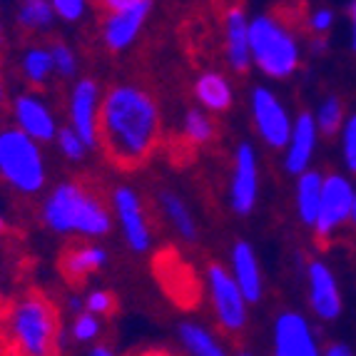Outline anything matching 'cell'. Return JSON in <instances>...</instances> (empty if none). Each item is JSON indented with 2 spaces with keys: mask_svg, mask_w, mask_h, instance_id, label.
I'll list each match as a JSON object with an SVG mask.
<instances>
[{
  "mask_svg": "<svg viewBox=\"0 0 356 356\" xmlns=\"http://www.w3.org/2000/svg\"><path fill=\"white\" fill-rule=\"evenodd\" d=\"M160 140V107L140 85H115L102 97L100 147L122 170L140 167Z\"/></svg>",
  "mask_w": 356,
  "mask_h": 356,
  "instance_id": "6da1fadb",
  "label": "cell"
},
{
  "mask_svg": "<svg viewBox=\"0 0 356 356\" xmlns=\"http://www.w3.org/2000/svg\"><path fill=\"white\" fill-rule=\"evenodd\" d=\"M42 222L63 237L100 239L113 232V212L77 182H60L42 202Z\"/></svg>",
  "mask_w": 356,
  "mask_h": 356,
  "instance_id": "7a4b0ae2",
  "label": "cell"
},
{
  "mask_svg": "<svg viewBox=\"0 0 356 356\" xmlns=\"http://www.w3.org/2000/svg\"><path fill=\"white\" fill-rule=\"evenodd\" d=\"M252 65L269 80H289L302 67V42L297 33L274 13L250 18Z\"/></svg>",
  "mask_w": 356,
  "mask_h": 356,
  "instance_id": "3957f363",
  "label": "cell"
},
{
  "mask_svg": "<svg viewBox=\"0 0 356 356\" xmlns=\"http://www.w3.org/2000/svg\"><path fill=\"white\" fill-rule=\"evenodd\" d=\"M8 334L18 356H55L63 329L53 304L40 294H28L13 304L8 314Z\"/></svg>",
  "mask_w": 356,
  "mask_h": 356,
  "instance_id": "277c9868",
  "label": "cell"
},
{
  "mask_svg": "<svg viewBox=\"0 0 356 356\" xmlns=\"http://www.w3.org/2000/svg\"><path fill=\"white\" fill-rule=\"evenodd\" d=\"M0 179L18 195H40L48 182L40 145L15 125L0 130Z\"/></svg>",
  "mask_w": 356,
  "mask_h": 356,
  "instance_id": "5b68a950",
  "label": "cell"
},
{
  "mask_svg": "<svg viewBox=\"0 0 356 356\" xmlns=\"http://www.w3.org/2000/svg\"><path fill=\"white\" fill-rule=\"evenodd\" d=\"M250 110L261 143L269 149H284L294 127V115L282 102V97L267 85H254L250 92Z\"/></svg>",
  "mask_w": 356,
  "mask_h": 356,
  "instance_id": "8992f818",
  "label": "cell"
},
{
  "mask_svg": "<svg viewBox=\"0 0 356 356\" xmlns=\"http://www.w3.org/2000/svg\"><path fill=\"white\" fill-rule=\"evenodd\" d=\"M207 291L217 324L229 334L244 332L247 321H250V302L244 299L242 289L225 264L207 267Z\"/></svg>",
  "mask_w": 356,
  "mask_h": 356,
  "instance_id": "52a82bcc",
  "label": "cell"
},
{
  "mask_svg": "<svg viewBox=\"0 0 356 356\" xmlns=\"http://www.w3.org/2000/svg\"><path fill=\"white\" fill-rule=\"evenodd\" d=\"M102 8L107 10L102 20V42L113 53L130 48L152 13L149 0H105Z\"/></svg>",
  "mask_w": 356,
  "mask_h": 356,
  "instance_id": "ba28073f",
  "label": "cell"
},
{
  "mask_svg": "<svg viewBox=\"0 0 356 356\" xmlns=\"http://www.w3.org/2000/svg\"><path fill=\"white\" fill-rule=\"evenodd\" d=\"M356 184L346 172H327L324 175V190H321L319 217H316L314 232L319 239L334 237L341 227L351 225L354 212Z\"/></svg>",
  "mask_w": 356,
  "mask_h": 356,
  "instance_id": "9c48e42d",
  "label": "cell"
},
{
  "mask_svg": "<svg viewBox=\"0 0 356 356\" xmlns=\"http://www.w3.org/2000/svg\"><path fill=\"white\" fill-rule=\"evenodd\" d=\"M102 90L92 77H80L70 88L67 97V120L70 127L83 137L90 149L100 147V110Z\"/></svg>",
  "mask_w": 356,
  "mask_h": 356,
  "instance_id": "30bf717a",
  "label": "cell"
},
{
  "mask_svg": "<svg viewBox=\"0 0 356 356\" xmlns=\"http://www.w3.org/2000/svg\"><path fill=\"white\" fill-rule=\"evenodd\" d=\"M259 202V157L252 143H239L234 149L229 177V207L239 217L254 212Z\"/></svg>",
  "mask_w": 356,
  "mask_h": 356,
  "instance_id": "8fae6325",
  "label": "cell"
},
{
  "mask_svg": "<svg viewBox=\"0 0 356 356\" xmlns=\"http://www.w3.org/2000/svg\"><path fill=\"white\" fill-rule=\"evenodd\" d=\"M113 212L120 222L122 237L135 254H145L152 247V229H149L147 212H145L143 197L127 184H118L113 190Z\"/></svg>",
  "mask_w": 356,
  "mask_h": 356,
  "instance_id": "7c38bea8",
  "label": "cell"
},
{
  "mask_svg": "<svg viewBox=\"0 0 356 356\" xmlns=\"http://www.w3.org/2000/svg\"><path fill=\"white\" fill-rule=\"evenodd\" d=\"M10 113L15 127L25 132L30 140H35L38 145L55 143V137L60 132L58 118H55L53 107L40 97V92L28 90V92L15 95L10 100Z\"/></svg>",
  "mask_w": 356,
  "mask_h": 356,
  "instance_id": "4fadbf2b",
  "label": "cell"
},
{
  "mask_svg": "<svg viewBox=\"0 0 356 356\" xmlns=\"http://www.w3.org/2000/svg\"><path fill=\"white\" fill-rule=\"evenodd\" d=\"M307 297L312 314L319 321H337L344 312V297L339 289L337 274L319 257L307 264Z\"/></svg>",
  "mask_w": 356,
  "mask_h": 356,
  "instance_id": "5bb4252c",
  "label": "cell"
},
{
  "mask_svg": "<svg viewBox=\"0 0 356 356\" xmlns=\"http://www.w3.org/2000/svg\"><path fill=\"white\" fill-rule=\"evenodd\" d=\"M274 356H321V346L309 319L299 312H282L272 327Z\"/></svg>",
  "mask_w": 356,
  "mask_h": 356,
  "instance_id": "9a60e30c",
  "label": "cell"
},
{
  "mask_svg": "<svg viewBox=\"0 0 356 356\" xmlns=\"http://www.w3.org/2000/svg\"><path fill=\"white\" fill-rule=\"evenodd\" d=\"M316 147H319V130H316L314 115L299 113L294 118V127H291L289 143H286L284 157H282L284 172L291 175L294 179L309 172L312 162H314Z\"/></svg>",
  "mask_w": 356,
  "mask_h": 356,
  "instance_id": "2e32d148",
  "label": "cell"
},
{
  "mask_svg": "<svg viewBox=\"0 0 356 356\" xmlns=\"http://www.w3.org/2000/svg\"><path fill=\"white\" fill-rule=\"evenodd\" d=\"M229 272L237 282V286L242 289L244 299L250 304L261 302L264 297V274H261L259 257H257L254 247L250 242H239L232 244L229 252Z\"/></svg>",
  "mask_w": 356,
  "mask_h": 356,
  "instance_id": "e0dca14e",
  "label": "cell"
},
{
  "mask_svg": "<svg viewBox=\"0 0 356 356\" xmlns=\"http://www.w3.org/2000/svg\"><path fill=\"white\" fill-rule=\"evenodd\" d=\"M225 53L234 72H247L252 67L250 15L242 6L229 8L225 15Z\"/></svg>",
  "mask_w": 356,
  "mask_h": 356,
  "instance_id": "ac0fdd59",
  "label": "cell"
},
{
  "mask_svg": "<svg viewBox=\"0 0 356 356\" xmlns=\"http://www.w3.org/2000/svg\"><path fill=\"white\" fill-rule=\"evenodd\" d=\"M192 90H195V97L204 113H227L232 107V102H234L232 83L222 72L204 70L202 75H197Z\"/></svg>",
  "mask_w": 356,
  "mask_h": 356,
  "instance_id": "d6986e66",
  "label": "cell"
},
{
  "mask_svg": "<svg viewBox=\"0 0 356 356\" xmlns=\"http://www.w3.org/2000/svg\"><path fill=\"white\" fill-rule=\"evenodd\" d=\"M321 190H324V172L319 170H309L294 182V209L302 225L314 229L316 217H319V204H321Z\"/></svg>",
  "mask_w": 356,
  "mask_h": 356,
  "instance_id": "ffe728a7",
  "label": "cell"
},
{
  "mask_svg": "<svg viewBox=\"0 0 356 356\" xmlns=\"http://www.w3.org/2000/svg\"><path fill=\"white\" fill-rule=\"evenodd\" d=\"M107 259H110V254L100 244H75V247H70L65 252L60 267H63V274L67 280L80 282L85 277H90V274L100 272L107 264Z\"/></svg>",
  "mask_w": 356,
  "mask_h": 356,
  "instance_id": "44dd1931",
  "label": "cell"
},
{
  "mask_svg": "<svg viewBox=\"0 0 356 356\" xmlns=\"http://www.w3.org/2000/svg\"><path fill=\"white\" fill-rule=\"evenodd\" d=\"M160 207H162V214L167 217V222L172 225V229L177 232L184 242H195V239L200 237V225H197L195 214H192L190 204L184 202L177 192L162 190Z\"/></svg>",
  "mask_w": 356,
  "mask_h": 356,
  "instance_id": "7402d4cb",
  "label": "cell"
},
{
  "mask_svg": "<svg viewBox=\"0 0 356 356\" xmlns=\"http://www.w3.org/2000/svg\"><path fill=\"white\" fill-rule=\"evenodd\" d=\"M177 334L190 356H229L220 339L214 337L209 329H204L202 324H197V321H182Z\"/></svg>",
  "mask_w": 356,
  "mask_h": 356,
  "instance_id": "603a6c76",
  "label": "cell"
},
{
  "mask_svg": "<svg viewBox=\"0 0 356 356\" xmlns=\"http://www.w3.org/2000/svg\"><path fill=\"white\" fill-rule=\"evenodd\" d=\"M20 72L33 88H45L50 83V77L55 75L53 67V55L50 48L45 45H30L20 58Z\"/></svg>",
  "mask_w": 356,
  "mask_h": 356,
  "instance_id": "cb8c5ba5",
  "label": "cell"
},
{
  "mask_svg": "<svg viewBox=\"0 0 356 356\" xmlns=\"http://www.w3.org/2000/svg\"><path fill=\"white\" fill-rule=\"evenodd\" d=\"M15 20L28 33H45L55 25L58 15H55L50 0H25L15 10Z\"/></svg>",
  "mask_w": 356,
  "mask_h": 356,
  "instance_id": "d4e9b609",
  "label": "cell"
},
{
  "mask_svg": "<svg viewBox=\"0 0 356 356\" xmlns=\"http://www.w3.org/2000/svg\"><path fill=\"white\" fill-rule=\"evenodd\" d=\"M314 122H316V130L319 135H327V137H334L341 132L346 122V110H344V102L339 100L337 95H327L324 100L316 105L314 113Z\"/></svg>",
  "mask_w": 356,
  "mask_h": 356,
  "instance_id": "484cf974",
  "label": "cell"
},
{
  "mask_svg": "<svg viewBox=\"0 0 356 356\" xmlns=\"http://www.w3.org/2000/svg\"><path fill=\"white\" fill-rule=\"evenodd\" d=\"M182 135L184 140L190 145H207L212 143L214 137V122L207 113H204L202 107H192L184 113V120H182Z\"/></svg>",
  "mask_w": 356,
  "mask_h": 356,
  "instance_id": "4316f807",
  "label": "cell"
},
{
  "mask_svg": "<svg viewBox=\"0 0 356 356\" xmlns=\"http://www.w3.org/2000/svg\"><path fill=\"white\" fill-rule=\"evenodd\" d=\"M50 55H53V67L55 75L60 80H75L77 70H80V60H77L75 50L67 42H53L50 45Z\"/></svg>",
  "mask_w": 356,
  "mask_h": 356,
  "instance_id": "83f0119b",
  "label": "cell"
},
{
  "mask_svg": "<svg viewBox=\"0 0 356 356\" xmlns=\"http://www.w3.org/2000/svg\"><path fill=\"white\" fill-rule=\"evenodd\" d=\"M339 152L346 175H356V113L346 115V122L339 132Z\"/></svg>",
  "mask_w": 356,
  "mask_h": 356,
  "instance_id": "f1b7e54d",
  "label": "cell"
},
{
  "mask_svg": "<svg viewBox=\"0 0 356 356\" xmlns=\"http://www.w3.org/2000/svg\"><path fill=\"white\" fill-rule=\"evenodd\" d=\"M55 145H58L60 154H63L65 160H70V162H83L85 157H88V152H90V147L85 145V140L77 135L70 125L60 127L58 137H55Z\"/></svg>",
  "mask_w": 356,
  "mask_h": 356,
  "instance_id": "f546056e",
  "label": "cell"
},
{
  "mask_svg": "<svg viewBox=\"0 0 356 356\" xmlns=\"http://www.w3.org/2000/svg\"><path fill=\"white\" fill-rule=\"evenodd\" d=\"M337 23V13L329 6H314L307 13V30L312 33V38H327L334 30Z\"/></svg>",
  "mask_w": 356,
  "mask_h": 356,
  "instance_id": "4dcf8cb0",
  "label": "cell"
},
{
  "mask_svg": "<svg viewBox=\"0 0 356 356\" xmlns=\"http://www.w3.org/2000/svg\"><path fill=\"white\" fill-rule=\"evenodd\" d=\"M100 332H102L100 319L88 314V312L75 316L70 324V337H72V341H77V344H90V341H95V339L100 337Z\"/></svg>",
  "mask_w": 356,
  "mask_h": 356,
  "instance_id": "1f68e13d",
  "label": "cell"
},
{
  "mask_svg": "<svg viewBox=\"0 0 356 356\" xmlns=\"http://www.w3.org/2000/svg\"><path fill=\"white\" fill-rule=\"evenodd\" d=\"M115 307H118V302H115V294L107 289H90L88 294H85V312L92 316H110L115 312Z\"/></svg>",
  "mask_w": 356,
  "mask_h": 356,
  "instance_id": "d6a6232c",
  "label": "cell"
},
{
  "mask_svg": "<svg viewBox=\"0 0 356 356\" xmlns=\"http://www.w3.org/2000/svg\"><path fill=\"white\" fill-rule=\"evenodd\" d=\"M53 10H55V15H58V20L77 23V20L85 18L88 3H85V0H53Z\"/></svg>",
  "mask_w": 356,
  "mask_h": 356,
  "instance_id": "836d02e7",
  "label": "cell"
},
{
  "mask_svg": "<svg viewBox=\"0 0 356 356\" xmlns=\"http://www.w3.org/2000/svg\"><path fill=\"white\" fill-rule=\"evenodd\" d=\"M321 356H356V354L344 341H329V344L321 349Z\"/></svg>",
  "mask_w": 356,
  "mask_h": 356,
  "instance_id": "e575fe53",
  "label": "cell"
},
{
  "mask_svg": "<svg viewBox=\"0 0 356 356\" xmlns=\"http://www.w3.org/2000/svg\"><path fill=\"white\" fill-rule=\"evenodd\" d=\"M67 312H70L72 316L85 314V297H80V294H70V297H67Z\"/></svg>",
  "mask_w": 356,
  "mask_h": 356,
  "instance_id": "d590c367",
  "label": "cell"
},
{
  "mask_svg": "<svg viewBox=\"0 0 356 356\" xmlns=\"http://www.w3.org/2000/svg\"><path fill=\"white\" fill-rule=\"evenodd\" d=\"M349 48L356 53V3H349Z\"/></svg>",
  "mask_w": 356,
  "mask_h": 356,
  "instance_id": "8d00e7d4",
  "label": "cell"
},
{
  "mask_svg": "<svg viewBox=\"0 0 356 356\" xmlns=\"http://www.w3.org/2000/svg\"><path fill=\"white\" fill-rule=\"evenodd\" d=\"M309 50H312V55H324L329 50L327 38H312L309 40Z\"/></svg>",
  "mask_w": 356,
  "mask_h": 356,
  "instance_id": "74e56055",
  "label": "cell"
},
{
  "mask_svg": "<svg viewBox=\"0 0 356 356\" xmlns=\"http://www.w3.org/2000/svg\"><path fill=\"white\" fill-rule=\"evenodd\" d=\"M88 356H118L115 354L110 346H105V344H97V346H92V349L88 351Z\"/></svg>",
  "mask_w": 356,
  "mask_h": 356,
  "instance_id": "f35d334b",
  "label": "cell"
},
{
  "mask_svg": "<svg viewBox=\"0 0 356 356\" xmlns=\"http://www.w3.org/2000/svg\"><path fill=\"white\" fill-rule=\"evenodd\" d=\"M6 102H8V88H6V83L0 80V107L6 105Z\"/></svg>",
  "mask_w": 356,
  "mask_h": 356,
  "instance_id": "ab89813d",
  "label": "cell"
},
{
  "mask_svg": "<svg viewBox=\"0 0 356 356\" xmlns=\"http://www.w3.org/2000/svg\"><path fill=\"white\" fill-rule=\"evenodd\" d=\"M6 229H8V222H6V217L0 214V234H6Z\"/></svg>",
  "mask_w": 356,
  "mask_h": 356,
  "instance_id": "60d3db41",
  "label": "cell"
},
{
  "mask_svg": "<svg viewBox=\"0 0 356 356\" xmlns=\"http://www.w3.org/2000/svg\"><path fill=\"white\" fill-rule=\"evenodd\" d=\"M351 227L356 229V197H354V212H351Z\"/></svg>",
  "mask_w": 356,
  "mask_h": 356,
  "instance_id": "b9f144b4",
  "label": "cell"
},
{
  "mask_svg": "<svg viewBox=\"0 0 356 356\" xmlns=\"http://www.w3.org/2000/svg\"><path fill=\"white\" fill-rule=\"evenodd\" d=\"M3 40H6V33H3V23H0V50H3Z\"/></svg>",
  "mask_w": 356,
  "mask_h": 356,
  "instance_id": "7bdbcfd3",
  "label": "cell"
},
{
  "mask_svg": "<svg viewBox=\"0 0 356 356\" xmlns=\"http://www.w3.org/2000/svg\"><path fill=\"white\" fill-rule=\"evenodd\" d=\"M237 356H257V354H252V351H247V349H242V351H239V354Z\"/></svg>",
  "mask_w": 356,
  "mask_h": 356,
  "instance_id": "ee69618b",
  "label": "cell"
},
{
  "mask_svg": "<svg viewBox=\"0 0 356 356\" xmlns=\"http://www.w3.org/2000/svg\"><path fill=\"white\" fill-rule=\"evenodd\" d=\"M154 356H162V354H154Z\"/></svg>",
  "mask_w": 356,
  "mask_h": 356,
  "instance_id": "f6af8a7d",
  "label": "cell"
}]
</instances>
